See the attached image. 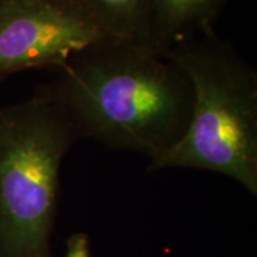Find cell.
Wrapping results in <instances>:
<instances>
[{
  "label": "cell",
  "mask_w": 257,
  "mask_h": 257,
  "mask_svg": "<svg viewBox=\"0 0 257 257\" xmlns=\"http://www.w3.org/2000/svg\"><path fill=\"white\" fill-rule=\"evenodd\" d=\"M163 54L188 76L193 110L181 141L149 170H210L257 195L256 70L213 28L176 42Z\"/></svg>",
  "instance_id": "7a4b0ae2"
},
{
  "label": "cell",
  "mask_w": 257,
  "mask_h": 257,
  "mask_svg": "<svg viewBox=\"0 0 257 257\" xmlns=\"http://www.w3.org/2000/svg\"><path fill=\"white\" fill-rule=\"evenodd\" d=\"M69 0H0V80L30 68H61L106 40Z\"/></svg>",
  "instance_id": "277c9868"
},
{
  "label": "cell",
  "mask_w": 257,
  "mask_h": 257,
  "mask_svg": "<svg viewBox=\"0 0 257 257\" xmlns=\"http://www.w3.org/2000/svg\"><path fill=\"white\" fill-rule=\"evenodd\" d=\"M64 257H92L89 237L85 232L70 234L66 244Z\"/></svg>",
  "instance_id": "52a82bcc"
},
{
  "label": "cell",
  "mask_w": 257,
  "mask_h": 257,
  "mask_svg": "<svg viewBox=\"0 0 257 257\" xmlns=\"http://www.w3.org/2000/svg\"><path fill=\"white\" fill-rule=\"evenodd\" d=\"M57 72L42 89L66 112L79 138L141 153L153 163L187 130L191 81L146 43L106 38L73 54Z\"/></svg>",
  "instance_id": "6da1fadb"
},
{
  "label": "cell",
  "mask_w": 257,
  "mask_h": 257,
  "mask_svg": "<svg viewBox=\"0 0 257 257\" xmlns=\"http://www.w3.org/2000/svg\"><path fill=\"white\" fill-rule=\"evenodd\" d=\"M227 0H152V47L167 48L212 28Z\"/></svg>",
  "instance_id": "5b68a950"
},
{
  "label": "cell",
  "mask_w": 257,
  "mask_h": 257,
  "mask_svg": "<svg viewBox=\"0 0 257 257\" xmlns=\"http://www.w3.org/2000/svg\"><path fill=\"white\" fill-rule=\"evenodd\" d=\"M107 38L152 47V0H69Z\"/></svg>",
  "instance_id": "8992f818"
},
{
  "label": "cell",
  "mask_w": 257,
  "mask_h": 257,
  "mask_svg": "<svg viewBox=\"0 0 257 257\" xmlns=\"http://www.w3.org/2000/svg\"><path fill=\"white\" fill-rule=\"evenodd\" d=\"M78 140L42 88L0 108V257H51L61 165Z\"/></svg>",
  "instance_id": "3957f363"
}]
</instances>
